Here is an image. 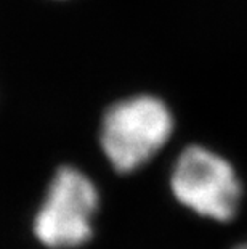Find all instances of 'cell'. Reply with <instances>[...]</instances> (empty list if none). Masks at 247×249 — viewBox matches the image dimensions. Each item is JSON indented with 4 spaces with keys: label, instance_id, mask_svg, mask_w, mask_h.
<instances>
[{
    "label": "cell",
    "instance_id": "4",
    "mask_svg": "<svg viewBox=\"0 0 247 249\" xmlns=\"http://www.w3.org/2000/svg\"><path fill=\"white\" fill-rule=\"evenodd\" d=\"M234 249H247V241H244V243H241L239 246H236Z\"/></svg>",
    "mask_w": 247,
    "mask_h": 249
},
{
    "label": "cell",
    "instance_id": "3",
    "mask_svg": "<svg viewBox=\"0 0 247 249\" xmlns=\"http://www.w3.org/2000/svg\"><path fill=\"white\" fill-rule=\"evenodd\" d=\"M99 190L74 164L56 167L33 220L37 241L50 249H72L92 240L99 209Z\"/></svg>",
    "mask_w": 247,
    "mask_h": 249
},
{
    "label": "cell",
    "instance_id": "2",
    "mask_svg": "<svg viewBox=\"0 0 247 249\" xmlns=\"http://www.w3.org/2000/svg\"><path fill=\"white\" fill-rule=\"evenodd\" d=\"M170 192L183 208L215 222L234 219L243 201V182L227 156L206 145L178 153L169 176Z\"/></svg>",
    "mask_w": 247,
    "mask_h": 249
},
{
    "label": "cell",
    "instance_id": "1",
    "mask_svg": "<svg viewBox=\"0 0 247 249\" xmlns=\"http://www.w3.org/2000/svg\"><path fill=\"white\" fill-rule=\"evenodd\" d=\"M175 116L159 95L141 92L113 102L98 125V146L114 172L133 174L169 145Z\"/></svg>",
    "mask_w": 247,
    "mask_h": 249
}]
</instances>
